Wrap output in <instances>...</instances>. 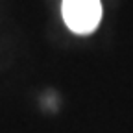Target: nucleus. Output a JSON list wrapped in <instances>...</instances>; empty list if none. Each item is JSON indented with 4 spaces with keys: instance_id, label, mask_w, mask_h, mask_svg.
<instances>
[{
    "instance_id": "1",
    "label": "nucleus",
    "mask_w": 133,
    "mask_h": 133,
    "mask_svg": "<svg viewBox=\"0 0 133 133\" xmlns=\"http://www.w3.org/2000/svg\"><path fill=\"white\" fill-rule=\"evenodd\" d=\"M63 19L74 33L85 35L98 28L102 21L100 0H63Z\"/></svg>"
}]
</instances>
